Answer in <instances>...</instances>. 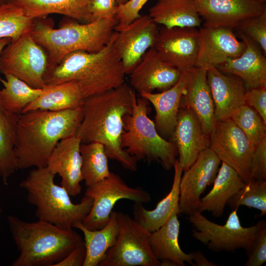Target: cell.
<instances>
[{
    "mask_svg": "<svg viewBox=\"0 0 266 266\" xmlns=\"http://www.w3.org/2000/svg\"><path fill=\"white\" fill-rule=\"evenodd\" d=\"M135 90L125 82L103 93L85 99L83 118L75 135L81 143L97 142L104 145L108 158L134 171L137 160L121 146L124 118L131 113L136 100Z\"/></svg>",
    "mask_w": 266,
    "mask_h": 266,
    "instance_id": "cell-1",
    "label": "cell"
},
{
    "mask_svg": "<svg viewBox=\"0 0 266 266\" xmlns=\"http://www.w3.org/2000/svg\"><path fill=\"white\" fill-rule=\"evenodd\" d=\"M82 118V106L59 111L35 109L19 114L14 150L18 169L46 166L57 143L75 135Z\"/></svg>",
    "mask_w": 266,
    "mask_h": 266,
    "instance_id": "cell-2",
    "label": "cell"
},
{
    "mask_svg": "<svg viewBox=\"0 0 266 266\" xmlns=\"http://www.w3.org/2000/svg\"><path fill=\"white\" fill-rule=\"evenodd\" d=\"M115 33L116 31L110 42L100 51L71 52L47 68L43 77L45 85L74 81L85 99L124 83L126 74L113 45Z\"/></svg>",
    "mask_w": 266,
    "mask_h": 266,
    "instance_id": "cell-3",
    "label": "cell"
},
{
    "mask_svg": "<svg viewBox=\"0 0 266 266\" xmlns=\"http://www.w3.org/2000/svg\"><path fill=\"white\" fill-rule=\"evenodd\" d=\"M117 24L115 17L83 23L65 16L55 29L53 19L46 16L34 19L30 33L46 52L48 68L71 52L100 51L111 40Z\"/></svg>",
    "mask_w": 266,
    "mask_h": 266,
    "instance_id": "cell-4",
    "label": "cell"
},
{
    "mask_svg": "<svg viewBox=\"0 0 266 266\" xmlns=\"http://www.w3.org/2000/svg\"><path fill=\"white\" fill-rule=\"evenodd\" d=\"M7 220L20 252L12 266H54L83 239L76 232L38 220L25 222L9 215Z\"/></svg>",
    "mask_w": 266,
    "mask_h": 266,
    "instance_id": "cell-5",
    "label": "cell"
},
{
    "mask_svg": "<svg viewBox=\"0 0 266 266\" xmlns=\"http://www.w3.org/2000/svg\"><path fill=\"white\" fill-rule=\"evenodd\" d=\"M55 175L46 166L36 167L21 181L26 190L27 201L35 208L36 218L60 227L72 229L76 222H82L93 205L91 198L85 196L80 203H73L66 190L54 182Z\"/></svg>",
    "mask_w": 266,
    "mask_h": 266,
    "instance_id": "cell-6",
    "label": "cell"
},
{
    "mask_svg": "<svg viewBox=\"0 0 266 266\" xmlns=\"http://www.w3.org/2000/svg\"><path fill=\"white\" fill-rule=\"evenodd\" d=\"M148 102L142 97L134 101L131 113L124 118L121 146L137 161L156 162L165 169L170 170L178 151L172 142L158 133L155 123L148 117Z\"/></svg>",
    "mask_w": 266,
    "mask_h": 266,
    "instance_id": "cell-7",
    "label": "cell"
},
{
    "mask_svg": "<svg viewBox=\"0 0 266 266\" xmlns=\"http://www.w3.org/2000/svg\"><path fill=\"white\" fill-rule=\"evenodd\" d=\"M189 215V221L194 227L193 237L214 252H235L248 250L257 233L266 227L265 220L249 227L242 226L237 209L230 213L224 225L207 219L197 210Z\"/></svg>",
    "mask_w": 266,
    "mask_h": 266,
    "instance_id": "cell-8",
    "label": "cell"
},
{
    "mask_svg": "<svg viewBox=\"0 0 266 266\" xmlns=\"http://www.w3.org/2000/svg\"><path fill=\"white\" fill-rule=\"evenodd\" d=\"M119 232L115 244L99 266H160L151 248L149 232L122 212H117Z\"/></svg>",
    "mask_w": 266,
    "mask_h": 266,
    "instance_id": "cell-9",
    "label": "cell"
},
{
    "mask_svg": "<svg viewBox=\"0 0 266 266\" xmlns=\"http://www.w3.org/2000/svg\"><path fill=\"white\" fill-rule=\"evenodd\" d=\"M48 65L46 52L30 32L10 41L0 56V73L14 75L36 89L45 86L43 77Z\"/></svg>",
    "mask_w": 266,
    "mask_h": 266,
    "instance_id": "cell-10",
    "label": "cell"
},
{
    "mask_svg": "<svg viewBox=\"0 0 266 266\" xmlns=\"http://www.w3.org/2000/svg\"><path fill=\"white\" fill-rule=\"evenodd\" d=\"M85 196L92 199L93 205L82 223L90 230L100 229L107 224L115 203L121 199L142 204L151 200L147 191L130 187L118 174L111 172L102 180L87 187Z\"/></svg>",
    "mask_w": 266,
    "mask_h": 266,
    "instance_id": "cell-11",
    "label": "cell"
},
{
    "mask_svg": "<svg viewBox=\"0 0 266 266\" xmlns=\"http://www.w3.org/2000/svg\"><path fill=\"white\" fill-rule=\"evenodd\" d=\"M209 147L221 162L233 167L245 183L251 180L250 163L254 147L231 118L216 121Z\"/></svg>",
    "mask_w": 266,
    "mask_h": 266,
    "instance_id": "cell-12",
    "label": "cell"
},
{
    "mask_svg": "<svg viewBox=\"0 0 266 266\" xmlns=\"http://www.w3.org/2000/svg\"><path fill=\"white\" fill-rule=\"evenodd\" d=\"M158 31V25L148 15H141L116 31L113 45L126 74H130L146 52L154 47Z\"/></svg>",
    "mask_w": 266,
    "mask_h": 266,
    "instance_id": "cell-13",
    "label": "cell"
},
{
    "mask_svg": "<svg viewBox=\"0 0 266 266\" xmlns=\"http://www.w3.org/2000/svg\"><path fill=\"white\" fill-rule=\"evenodd\" d=\"M221 162L215 153L208 147L184 171L179 185L178 214L189 215L197 209L201 195L213 183Z\"/></svg>",
    "mask_w": 266,
    "mask_h": 266,
    "instance_id": "cell-14",
    "label": "cell"
},
{
    "mask_svg": "<svg viewBox=\"0 0 266 266\" xmlns=\"http://www.w3.org/2000/svg\"><path fill=\"white\" fill-rule=\"evenodd\" d=\"M199 46L196 28L162 26L154 48L161 58L181 71L196 67Z\"/></svg>",
    "mask_w": 266,
    "mask_h": 266,
    "instance_id": "cell-15",
    "label": "cell"
},
{
    "mask_svg": "<svg viewBox=\"0 0 266 266\" xmlns=\"http://www.w3.org/2000/svg\"><path fill=\"white\" fill-rule=\"evenodd\" d=\"M199 31V46L196 67L208 70L217 67L230 58L239 56L245 48L232 29L204 27Z\"/></svg>",
    "mask_w": 266,
    "mask_h": 266,
    "instance_id": "cell-16",
    "label": "cell"
},
{
    "mask_svg": "<svg viewBox=\"0 0 266 266\" xmlns=\"http://www.w3.org/2000/svg\"><path fill=\"white\" fill-rule=\"evenodd\" d=\"M204 27L235 28L242 21L266 10L265 2L258 0H195Z\"/></svg>",
    "mask_w": 266,
    "mask_h": 266,
    "instance_id": "cell-17",
    "label": "cell"
},
{
    "mask_svg": "<svg viewBox=\"0 0 266 266\" xmlns=\"http://www.w3.org/2000/svg\"><path fill=\"white\" fill-rule=\"evenodd\" d=\"M182 71L165 61L152 47L142 57L130 75V84L140 95L167 90L179 80Z\"/></svg>",
    "mask_w": 266,
    "mask_h": 266,
    "instance_id": "cell-18",
    "label": "cell"
},
{
    "mask_svg": "<svg viewBox=\"0 0 266 266\" xmlns=\"http://www.w3.org/2000/svg\"><path fill=\"white\" fill-rule=\"evenodd\" d=\"M171 137L178 151L179 165L184 171L210 146L209 136L202 130L195 113L188 107L179 108Z\"/></svg>",
    "mask_w": 266,
    "mask_h": 266,
    "instance_id": "cell-19",
    "label": "cell"
},
{
    "mask_svg": "<svg viewBox=\"0 0 266 266\" xmlns=\"http://www.w3.org/2000/svg\"><path fill=\"white\" fill-rule=\"evenodd\" d=\"M81 144L76 135L62 139L52 151L46 166L52 173L59 174L61 185L73 197L79 195L82 189Z\"/></svg>",
    "mask_w": 266,
    "mask_h": 266,
    "instance_id": "cell-20",
    "label": "cell"
},
{
    "mask_svg": "<svg viewBox=\"0 0 266 266\" xmlns=\"http://www.w3.org/2000/svg\"><path fill=\"white\" fill-rule=\"evenodd\" d=\"M207 80L214 102L216 121L231 118L236 109L246 104L247 89L239 77L225 74L213 67L207 71Z\"/></svg>",
    "mask_w": 266,
    "mask_h": 266,
    "instance_id": "cell-21",
    "label": "cell"
},
{
    "mask_svg": "<svg viewBox=\"0 0 266 266\" xmlns=\"http://www.w3.org/2000/svg\"><path fill=\"white\" fill-rule=\"evenodd\" d=\"M207 70L195 67L182 96L180 108H190L197 116L205 134L210 135L216 120L214 105L207 80Z\"/></svg>",
    "mask_w": 266,
    "mask_h": 266,
    "instance_id": "cell-22",
    "label": "cell"
},
{
    "mask_svg": "<svg viewBox=\"0 0 266 266\" xmlns=\"http://www.w3.org/2000/svg\"><path fill=\"white\" fill-rule=\"evenodd\" d=\"M178 214V209L173 210L166 221L150 233L151 248L161 266H185V262L195 266L191 253L183 252L179 244Z\"/></svg>",
    "mask_w": 266,
    "mask_h": 266,
    "instance_id": "cell-23",
    "label": "cell"
},
{
    "mask_svg": "<svg viewBox=\"0 0 266 266\" xmlns=\"http://www.w3.org/2000/svg\"><path fill=\"white\" fill-rule=\"evenodd\" d=\"M245 48L238 57L228 59L217 68L224 73L240 78L247 90L266 86V58L260 48L240 33Z\"/></svg>",
    "mask_w": 266,
    "mask_h": 266,
    "instance_id": "cell-24",
    "label": "cell"
},
{
    "mask_svg": "<svg viewBox=\"0 0 266 266\" xmlns=\"http://www.w3.org/2000/svg\"><path fill=\"white\" fill-rule=\"evenodd\" d=\"M191 70L182 71L178 82L167 90L159 93L140 94L154 106L155 127L163 137H171L174 131L181 99L188 83Z\"/></svg>",
    "mask_w": 266,
    "mask_h": 266,
    "instance_id": "cell-25",
    "label": "cell"
},
{
    "mask_svg": "<svg viewBox=\"0 0 266 266\" xmlns=\"http://www.w3.org/2000/svg\"><path fill=\"white\" fill-rule=\"evenodd\" d=\"M246 183L231 166L222 162L211 190L200 198L197 207L199 212H210L215 217L223 215L228 200Z\"/></svg>",
    "mask_w": 266,
    "mask_h": 266,
    "instance_id": "cell-26",
    "label": "cell"
},
{
    "mask_svg": "<svg viewBox=\"0 0 266 266\" xmlns=\"http://www.w3.org/2000/svg\"><path fill=\"white\" fill-rule=\"evenodd\" d=\"M32 19L48 16L51 14L63 15L79 22L93 21L89 11L91 0H10Z\"/></svg>",
    "mask_w": 266,
    "mask_h": 266,
    "instance_id": "cell-27",
    "label": "cell"
},
{
    "mask_svg": "<svg viewBox=\"0 0 266 266\" xmlns=\"http://www.w3.org/2000/svg\"><path fill=\"white\" fill-rule=\"evenodd\" d=\"M148 15L157 25L166 28H197L201 22L195 0H158Z\"/></svg>",
    "mask_w": 266,
    "mask_h": 266,
    "instance_id": "cell-28",
    "label": "cell"
},
{
    "mask_svg": "<svg viewBox=\"0 0 266 266\" xmlns=\"http://www.w3.org/2000/svg\"><path fill=\"white\" fill-rule=\"evenodd\" d=\"M173 167L174 174L170 191L154 209H146L142 203H135L133 206L134 219L149 233L158 229L166 221L173 210L178 209L179 185L183 170L177 159Z\"/></svg>",
    "mask_w": 266,
    "mask_h": 266,
    "instance_id": "cell-29",
    "label": "cell"
},
{
    "mask_svg": "<svg viewBox=\"0 0 266 266\" xmlns=\"http://www.w3.org/2000/svg\"><path fill=\"white\" fill-rule=\"evenodd\" d=\"M73 228L84 234L86 256L83 266H99L108 250L116 242L119 232L117 212L112 211L108 222L100 229L89 230L80 222L75 223Z\"/></svg>",
    "mask_w": 266,
    "mask_h": 266,
    "instance_id": "cell-30",
    "label": "cell"
},
{
    "mask_svg": "<svg viewBox=\"0 0 266 266\" xmlns=\"http://www.w3.org/2000/svg\"><path fill=\"white\" fill-rule=\"evenodd\" d=\"M85 98L77 83L69 81L45 85L40 96L22 113L35 109L59 111L81 107Z\"/></svg>",
    "mask_w": 266,
    "mask_h": 266,
    "instance_id": "cell-31",
    "label": "cell"
},
{
    "mask_svg": "<svg viewBox=\"0 0 266 266\" xmlns=\"http://www.w3.org/2000/svg\"><path fill=\"white\" fill-rule=\"evenodd\" d=\"M18 116L7 111L0 102V178L5 185L18 169L14 151Z\"/></svg>",
    "mask_w": 266,
    "mask_h": 266,
    "instance_id": "cell-32",
    "label": "cell"
},
{
    "mask_svg": "<svg viewBox=\"0 0 266 266\" xmlns=\"http://www.w3.org/2000/svg\"><path fill=\"white\" fill-rule=\"evenodd\" d=\"M4 75L6 82L0 90V102L7 111L19 115L40 96L42 89L33 88L11 74Z\"/></svg>",
    "mask_w": 266,
    "mask_h": 266,
    "instance_id": "cell-33",
    "label": "cell"
},
{
    "mask_svg": "<svg viewBox=\"0 0 266 266\" xmlns=\"http://www.w3.org/2000/svg\"><path fill=\"white\" fill-rule=\"evenodd\" d=\"M81 173L86 187L97 183L108 177L110 172L104 145L99 142L81 143Z\"/></svg>",
    "mask_w": 266,
    "mask_h": 266,
    "instance_id": "cell-34",
    "label": "cell"
},
{
    "mask_svg": "<svg viewBox=\"0 0 266 266\" xmlns=\"http://www.w3.org/2000/svg\"><path fill=\"white\" fill-rule=\"evenodd\" d=\"M34 19L26 16L22 9L9 1L0 5V39H17L30 32Z\"/></svg>",
    "mask_w": 266,
    "mask_h": 266,
    "instance_id": "cell-35",
    "label": "cell"
},
{
    "mask_svg": "<svg viewBox=\"0 0 266 266\" xmlns=\"http://www.w3.org/2000/svg\"><path fill=\"white\" fill-rule=\"evenodd\" d=\"M231 118L244 133L254 148L266 137V124L250 106L241 105L233 112Z\"/></svg>",
    "mask_w": 266,
    "mask_h": 266,
    "instance_id": "cell-36",
    "label": "cell"
},
{
    "mask_svg": "<svg viewBox=\"0 0 266 266\" xmlns=\"http://www.w3.org/2000/svg\"><path fill=\"white\" fill-rule=\"evenodd\" d=\"M227 205L237 209L240 206H246L261 211L259 216L266 214V181L252 180L228 201Z\"/></svg>",
    "mask_w": 266,
    "mask_h": 266,
    "instance_id": "cell-37",
    "label": "cell"
},
{
    "mask_svg": "<svg viewBox=\"0 0 266 266\" xmlns=\"http://www.w3.org/2000/svg\"><path fill=\"white\" fill-rule=\"evenodd\" d=\"M240 33L253 41L266 54V10L261 14L245 19L235 28Z\"/></svg>",
    "mask_w": 266,
    "mask_h": 266,
    "instance_id": "cell-38",
    "label": "cell"
},
{
    "mask_svg": "<svg viewBox=\"0 0 266 266\" xmlns=\"http://www.w3.org/2000/svg\"><path fill=\"white\" fill-rule=\"evenodd\" d=\"M149 0H128L119 5L115 18L117 24L115 31L125 27L141 16L140 10Z\"/></svg>",
    "mask_w": 266,
    "mask_h": 266,
    "instance_id": "cell-39",
    "label": "cell"
},
{
    "mask_svg": "<svg viewBox=\"0 0 266 266\" xmlns=\"http://www.w3.org/2000/svg\"><path fill=\"white\" fill-rule=\"evenodd\" d=\"M251 180H266V137L254 148L250 163Z\"/></svg>",
    "mask_w": 266,
    "mask_h": 266,
    "instance_id": "cell-40",
    "label": "cell"
},
{
    "mask_svg": "<svg viewBox=\"0 0 266 266\" xmlns=\"http://www.w3.org/2000/svg\"><path fill=\"white\" fill-rule=\"evenodd\" d=\"M248 260L245 266H261L266 261V227L256 235L246 251Z\"/></svg>",
    "mask_w": 266,
    "mask_h": 266,
    "instance_id": "cell-41",
    "label": "cell"
},
{
    "mask_svg": "<svg viewBox=\"0 0 266 266\" xmlns=\"http://www.w3.org/2000/svg\"><path fill=\"white\" fill-rule=\"evenodd\" d=\"M118 6L116 0H91L89 11L93 21L115 17Z\"/></svg>",
    "mask_w": 266,
    "mask_h": 266,
    "instance_id": "cell-42",
    "label": "cell"
},
{
    "mask_svg": "<svg viewBox=\"0 0 266 266\" xmlns=\"http://www.w3.org/2000/svg\"><path fill=\"white\" fill-rule=\"evenodd\" d=\"M245 100L246 104L253 108L266 124V86L247 90Z\"/></svg>",
    "mask_w": 266,
    "mask_h": 266,
    "instance_id": "cell-43",
    "label": "cell"
},
{
    "mask_svg": "<svg viewBox=\"0 0 266 266\" xmlns=\"http://www.w3.org/2000/svg\"><path fill=\"white\" fill-rule=\"evenodd\" d=\"M86 256V247L82 240L65 258L54 266H83Z\"/></svg>",
    "mask_w": 266,
    "mask_h": 266,
    "instance_id": "cell-44",
    "label": "cell"
},
{
    "mask_svg": "<svg viewBox=\"0 0 266 266\" xmlns=\"http://www.w3.org/2000/svg\"><path fill=\"white\" fill-rule=\"evenodd\" d=\"M195 266H216L214 262L209 261L200 251L191 252Z\"/></svg>",
    "mask_w": 266,
    "mask_h": 266,
    "instance_id": "cell-45",
    "label": "cell"
},
{
    "mask_svg": "<svg viewBox=\"0 0 266 266\" xmlns=\"http://www.w3.org/2000/svg\"><path fill=\"white\" fill-rule=\"evenodd\" d=\"M10 41L11 39L9 38H3L0 39V56L4 48ZM0 82L4 85L6 82V81L0 77Z\"/></svg>",
    "mask_w": 266,
    "mask_h": 266,
    "instance_id": "cell-46",
    "label": "cell"
},
{
    "mask_svg": "<svg viewBox=\"0 0 266 266\" xmlns=\"http://www.w3.org/2000/svg\"><path fill=\"white\" fill-rule=\"evenodd\" d=\"M118 5L123 4L126 3L128 0H116Z\"/></svg>",
    "mask_w": 266,
    "mask_h": 266,
    "instance_id": "cell-47",
    "label": "cell"
},
{
    "mask_svg": "<svg viewBox=\"0 0 266 266\" xmlns=\"http://www.w3.org/2000/svg\"><path fill=\"white\" fill-rule=\"evenodd\" d=\"M4 3V1H3V0H0V5H2Z\"/></svg>",
    "mask_w": 266,
    "mask_h": 266,
    "instance_id": "cell-48",
    "label": "cell"
},
{
    "mask_svg": "<svg viewBox=\"0 0 266 266\" xmlns=\"http://www.w3.org/2000/svg\"><path fill=\"white\" fill-rule=\"evenodd\" d=\"M258 0L264 2H265L266 0Z\"/></svg>",
    "mask_w": 266,
    "mask_h": 266,
    "instance_id": "cell-49",
    "label": "cell"
},
{
    "mask_svg": "<svg viewBox=\"0 0 266 266\" xmlns=\"http://www.w3.org/2000/svg\"><path fill=\"white\" fill-rule=\"evenodd\" d=\"M10 0H3V1H4V2H8Z\"/></svg>",
    "mask_w": 266,
    "mask_h": 266,
    "instance_id": "cell-50",
    "label": "cell"
},
{
    "mask_svg": "<svg viewBox=\"0 0 266 266\" xmlns=\"http://www.w3.org/2000/svg\"><path fill=\"white\" fill-rule=\"evenodd\" d=\"M1 208L0 207V213H1Z\"/></svg>",
    "mask_w": 266,
    "mask_h": 266,
    "instance_id": "cell-51",
    "label": "cell"
}]
</instances>
